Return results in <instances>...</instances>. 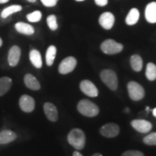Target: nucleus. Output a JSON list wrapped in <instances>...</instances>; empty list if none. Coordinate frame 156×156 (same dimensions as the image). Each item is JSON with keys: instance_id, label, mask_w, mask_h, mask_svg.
Masks as SVG:
<instances>
[{"instance_id": "nucleus-6", "label": "nucleus", "mask_w": 156, "mask_h": 156, "mask_svg": "<svg viewBox=\"0 0 156 156\" xmlns=\"http://www.w3.org/2000/svg\"><path fill=\"white\" fill-rule=\"evenodd\" d=\"M77 59L73 56H68L62 60L58 66V73L62 75H66L72 73L77 66Z\"/></svg>"}, {"instance_id": "nucleus-24", "label": "nucleus", "mask_w": 156, "mask_h": 156, "mask_svg": "<svg viewBox=\"0 0 156 156\" xmlns=\"http://www.w3.org/2000/svg\"><path fill=\"white\" fill-rule=\"evenodd\" d=\"M145 75L150 81H154L156 80V65L153 63H148L146 67Z\"/></svg>"}, {"instance_id": "nucleus-34", "label": "nucleus", "mask_w": 156, "mask_h": 156, "mask_svg": "<svg viewBox=\"0 0 156 156\" xmlns=\"http://www.w3.org/2000/svg\"><path fill=\"white\" fill-rule=\"evenodd\" d=\"M92 156H103V155L100 153H95L94 155H93Z\"/></svg>"}, {"instance_id": "nucleus-8", "label": "nucleus", "mask_w": 156, "mask_h": 156, "mask_svg": "<svg viewBox=\"0 0 156 156\" xmlns=\"http://www.w3.org/2000/svg\"><path fill=\"white\" fill-rule=\"evenodd\" d=\"M80 88L81 91L89 97H96L98 95V90L92 82L88 80H83L80 84Z\"/></svg>"}, {"instance_id": "nucleus-28", "label": "nucleus", "mask_w": 156, "mask_h": 156, "mask_svg": "<svg viewBox=\"0 0 156 156\" xmlns=\"http://www.w3.org/2000/svg\"><path fill=\"white\" fill-rule=\"evenodd\" d=\"M122 156H145L143 153L138 151H127L124 152Z\"/></svg>"}, {"instance_id": "nucleus-13", "label": "nucleus", "mask_w": 156, "mask_h": 156, "mask_svg": "<svg viewBox=\"0 0 156 156\" xmlns=\"http://www.w3.org/2000/svg\"><path fill=\"white\" fill-rule=\"evenodd\" d=\"M44 111L48 120L51 122H56L58 120V114L56 107L51 103H45L44 105Z\"/></svg>"}, {"instance_id": "nucleus-4", "label": "nucleus", "mask_w": 156, "mask_h": 156, "mask_svg": "<svg viewBox=\"0 0 156 156\" xmlns=\"http://www.w3.org/2000/svg\"><path fill=\"white\" fill-rule=\"evenodd\" d=\"M127 90L129 95L132 101H140L145 97V90L140 84L135 81H131L128 83Z\"/></svg>"}, {"instance_id": "nucleus-9", "label": "nucleus", "mask_w": 156, "mask_h": 156, "mask_svg": "<svg viewBox=\"0 0 156 156\" xmlns=\"http://www.w3.org/2000/svg\"><path fill=\"white\" fill-rule=\"evenodd\" d=\"M100 132L103 136L106 137H115L119 133V126L114 123H108L101 128Z\"/></svg>"}, {"instance_id": "nucleus-36", "label": "nucleus", "mask_w": 156, "mask_h": 156, "mask_svg": "<svg viewBox=\"0 0 156 156\" xmlns=\"http://www.w3.org/2000/svg\"><path fill=\"white\" fill-rule=\"evenodd\" d=\"M124 112H125L126 113H128V112H129V108H126L125 110H124Z\"/></svg>"}, {"instance_id": "nucleus-31", "label": "nucleus", "mask_w": 156, "mask_h": 156, "mask_svg": "<svg viewBox=\"0 0 156 156\" xmlns=\"http://www.w3.org/2000/svg\"><path fill=\"white\" fill-rule=\"evenodd\" d=\"M73 156H83V155H82V154H81L80 153H79V152L75 151V152H74Z\"/></svg>"}, {"instance_id": "nucleus-21", "label": "nucleus", "mask_w": 156, "mask_h": 156, "mask_svg": "<svg viewBox=\"0 0 156 156\" xmlns=\"http://www.w3.org/2000/svg\"><path fill=\"white\" fill-rule=\"evenodd\" d=\"M130 64H131V67L133 70L135 72H140L142 69L143 62H142L141 56L138 54H134L131 56Z\"/></svg>"}, {"instance_id": "nucleus-20", "label": "nucleus", "mask_w": 156, "mask_h": 156, "mask_svg": "<svg viewBox=\"0 0 156 156\" xmlns=\"http://www.w3.org/2000/svg\"><path fill=\"white\" fill-rule=\"evenodd\" d=\"M140 12L139 10L136 8L132 9L128 13L127 16L126 17V23L128 25H135L139 20Z\"/></svg>"}, {"instance_id": "nucleus-23", "label": "nucleus", "mask_w": 156, "mask_h": 156, "mask_svg": "<svg viewBox=\"0 0 156 156\" xmlns=\"http://www.w3.org/2000/svg\"><path fill=\"white\" fill-rule=\"evenodd\" d=\"M21 10H22V6L21 5H15L9 6V7H6L5 9H3V11L1 13V16L2 18H7V17H8L9 15L13 14V13L17 12Z\"/></svg>"}, {"instance_id": "nucleus-5", "label": "nucleus", "mask_w": 156, "mask_h": 156, "mask_svg": "<svg viewBox=\"0 0 156 156\" xmlns=\"http://www.w3.org/2000/svg\"><path fill=\"white\" fill-rule=\"evenodd\" d=\"M101 48L104 54L113 55L122 51L124 46L122 44L115 41L113 39H107L101 44Z\"/></svg>"}, {"instance_id": "nucleus-18", "label": "nucleus", "mask_w": 156, "mask_h": 156, "mask_svg": "<svg viewBox=\"0 0 156 156\" xmlns=\"http://www.w3.org/2000/svg\"><path fill=\"white\" fill-rule=\"evenodd\" d=\"M29 58H30L31 63H32V64L35 67L38 68V69H40V68L42 67L43 62L41 55L40 52L38 50H31L30 51V54H29Z\"/></svg>"}, {"instance_id": "nucleus-25", "label": "nucleus", "mask_w": 156, "mask_h": 156, "mask_svg": "<svg viewBox=\"0 0 156 156\" xmlns=\"http://www.w3.org/2000/svg\"><path fill=\"white\" fill-rule=\"evenodd\" d=\"M27 19L30 23H37L41 20L42 14L40 11L36 10L27 15Z\"/></svg>"}, {"instance_id": "nucleus-12", "label": "nucleus", "mask_w": 156, "mask_h": 156, "mask_svg": "<svg viewBox=\"0 0 156 156\" xmlns=\"http://www.w3.org/2000/svg\"><path fill=\"white\" fill-rule=\"evenodd\" d=\"M21 55V49L19 46H13L9 51L8 63L10 67H15L19 63Z\"/></svg>"}, {"instance_id": "nucleus-30", "label": "nucleus", "mask_w": 156, "mask_h": 156, "mask_svg": "<svg viewBox=\"0 0 156 156\" xmlns=\"http://www.w3.org/2000/svg\"><path fill=\"white\" fill-rule=\"evenodd\" d=\"M95 2L97 5L103 7V6H106L108 4V0H95Z\"/></svg>"}, {"instance_id": "nucleus-10", "label": "nucleus", "mask_w": 156, "mask_h": 156, "mask_svg": "<svg viewBox=\"0 0 156 156\" xmlns=\"http://www.w3.org/2000/svg\"><path fill=\"white\" fill-rule=\"evenodd\" d=\"M131 125L136 131L140 133H148L153 128V125L151 122L144 119H134L132 121Z\"/></svg>"}, {"instance_id": "nucleus-22", "label": "nucleus", "mask_w": 156, "mask_h": 156, "mask_svg": "<svg viewBox=\"0 0 156 156\" xmlns=\"http://www.w3.org/2000/svg\"><path fill=\"white\" fill-rule=\"evenodd\" d=\"M56 54V46H50L48 48L46 53V62L48 66H51L54 64V59H55Z\"/></svg>"}, {"instance_id": "nucleus-17", "label": "nucleus", "mask_w": 156, "mask_h": 156, "mask_svg": "<svg viewBox=\"0 0 156 156\" xmlns=\"http://www.w3.org/2000/svg\"><path fill=\"white\" fill-rule=\"evenodd\" d=\"M15 27L17 32L20 33V34L27 35V36H31L35 32L34 28L32 25L23 22L17 23Z\"/></svg>"}, {"instance_id": "nucleus-32", "label": "nucleus", "mask_w": 156, "mask_h": 156, "mask_svg": "<svg viewBox=\"0 0 156 156\" xmlns=\"http://www.w3.org/2000/svg\"><path fill=\"white\" fill-rule=\"evenodd\" d=\"M9 0H0V4H5L8 2Z\"/></svg>"}, {"instance_id": "nucleus-7", "label": "nucleus", "mask_w": 156, "mask_h": 156, "mask_svg": "<svg viewBox=\"0 0 156 156\" xmlns=\"http://www.w3.org/2000/svg\"><path fill=\"white\" fill-rule=\"evenodd\" d=\"M19 105L21 110L25 113H30L35 108V100L30 95H23L19 100Z\"/></svg>"}, {"instance_id": "nucleus-19", "label": "nucleus", "mask_w": 156, "mask_h": 156, "mask_svg": "<svg viewBox=\"0 0 156 156\" xmlns=\"http://www.w3.org/2000/svg\"><path fill=\"white\" fill-rule=\"evenodd\" d=\"M12 85V80L9 77H2L0 78V97L5 95Z\"/></svg>"}, {"instance_id": "nucleus-29", "label": "nucleus", "mask_w": 156, "mask_h": 156, "mask_svg": "<svg viewBox=\"0 0 156 156\" xmlns=\"http://www.w3.org/2000/svg\"><path fill=\"white\" fill-rule=\"evenodd\" d=\"M58 1V0H41V2L43 5H44L45 7H52L56 6Z\"/></svg>"}, {"instance_id": "nucleus-26", "label": "nucleus", "mask_w": 156, "mask_h": 156, "mask_svg": "<svg viewBox=\"0 0 156 156\" xmlns=\"http://www.w3.org/2000/svg\"><path fill=\"white\" fill-rule=\"evenodd\" d=\"M48 26L51 30H56L58 28L57 21H56V17L54 15H51L48 16L46 19Z\"/></svg>"}, {"instance_id": "nucleus-14", "label": "nucleus", "mask_w": 156, "mask_h": 156, "mask_svg": "<svg viewBox=\"0 0 156 156\" xmlns=\"http://www.w3.org/2000/svg\"><path fill=\"white\" fill-rule=\"evenodd\" d=\"M145 18L150 23H156V2L148 4L145 8Z\"/></svg>"}, {"instance_id": "nucleus-2", "label": "nucleus", "mask_w": 156, "mask_h": 156, "mask_svg": "<svg viewBox=\"0 0 156 156\" xmlns=\"http://www.w3.org/2000/svg\"><path fill=\"white\" fill-rule=\"evenodd\" d=\"M77 110L83 116L87 117H94L99 114L98 106L87 99H83L78 103Z\"/></svg>"}, {"instance_id": "nucleus-11", "label": "nucleus", "mask_w": 156, "mask_h": 156, "mask_svg": "<svg viewBox=\"0 0 156 156\" xmlns=\"http://www.w3.org/2000/svg\"><path fill=\"white\" fill-rule=\"evenodd\" d=\"M115 17L112 12H106L99 17V23L106 30H110L114 26Z\"/></svg>"}, {"instance_id": "nucleus-27", "label": "nucleus", "mask_w": 156, "mask_h": 156, "mask_svg": "<svg viewBox=\"0 0 156 156\" xmlns=\"http://www.w3.org/2000/svg\"><path fill=\"white\" fill-rule=\"evenodd\" d=\"M143 142L147 145H156V132H153L145 136Z\"/></svg>"}, {"instance_id": "nucleus-33", "label": "nucleus", "mask_w": 156, "mask_h": 156, "mask_svg": "<svg viewBox=\"0 0 156 156\" xmlns=\"http://www.w3.org/2000/svg\"><path fill=\"white\" fill-rule=\"evenodd\" d=\"M153 116L156 118V108H155L153 110Z\"/></svg>"}, {"instance_id": "nucleus-35", "label": "nucleus", "mask_w": 156, "mask_h": 156, "mask_svg": "<svg viewBox=\"0 0 156 156\" xmlns=\"http://www.w3.org/2000/svg\"><path fill=\"white\" fill-rule=\"evenodd\" d=\"M2 44H3V42H2V38H0V47H1V46H2Z\"/></svg>"}, {"instance_id": "nucleus-16", "label": "nucleus", "mask_w": 156, "mask_h": 156, "mask_svg": "<svg viewBox=\"0 0 156 156\" xmlns=\"http://www.w3.org/2000/svg\"><path fill=\"white\" fill-rule=\"evenodd\" d=\"M17 138V134L15 132L9 129H5L0 132V144L5 145V144L10 143Z\"/></svg>"}, {"instance_id": "nucleus-3", "label": "nucleus", "mask_w": 156, "mask_h": 156, "mask_svg": "<svg viewBox=\"0 0 156 156\" xmlns=\"http://www.w3.org/2000/svg\"><path fill=\"white\" fill-rule=\"evenodd\" d=\"M101 79L108 88L116 90L118 87V78L114 71L112 69H103L101 73Z\"/></svg>"}, {"instance_id": "nucleus-38", "label": "nucleus", "mask_w": 156, "mask_h": 156, "mask_svg": "<svg viewBox=\"0 0 156 156\" xmlns=\"http://www.w3.org/2000/svg\"><path fill=\"white\" fill-rule=\"evenodd\" d=\"M76 1H77V2H83V1H85V0H76Z\"/></svg>"}, {"instance_id": "nucleus-1", "label": "nucleus", "mask_w": 156, "mask_h": 156, "mask_svg": "<svg viewBox=\"0 0 156 156\" xmlns=\"http://www.w3.org/2000/svg\"><path fill=\"white\" fill-rule=\"evenodd\" d=\"M67 140L69 145H71L77 151H80L85 147L86 138L83 130L75 128L69 132Z\"/></svg>"}, {"instance_id": "nucleus-37", "label": "nucleus", "mask_w": 156, "mask_h": 156, "mask_svg": "<svg viewBox=\"0 0 156 156\" xmlns=\"http://www.w3.org/2000/svg\"><path fill=\"white\" fill-rule=\"evenodd\" d=\"M27 1H28L29 2H35L36 1V0H27Z\"/></svg>"}, {"instance_id": "nucleus-15", "label": "nucleus", "mask_w": 156, "mask_h": 156, "mask_svg": "<svg viewBox=\"0 0 156 156\" xmlns=\"http://www.w3.org/2000/svg\"><path fill=\"white\" fill-rule=\"evenodd\" d=\"M25 86L33 90H38L41 88V85L38 80L31 74H26L24 77Z\"/></svg>"}]
</instances>
